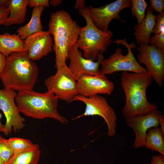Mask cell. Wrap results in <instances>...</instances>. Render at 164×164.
<instances>
[{"label":"cell","instance_id":"obj_1","mask_svg":"<svg viewBox=\"0 0 164 164\" xmlns=\"http://www.w3.org/2000/svg\"><path fill=\"white\" fill-rule=\"evenodd\" d=\"M152 80L148 73L122 72L120 83L125 102L121 114L125 118L145 115L157 109V105L149 102L146 97Z\"/></svg>","mask_w":164,"mask_h":164},{"label":"cell","instance_id":"obj_2","mask_svg":"<svg viewBox=\"0 0 164 164\" xmlns=\"http://www.w3.org/2000/svg\"><path fill=\"white\" fill-rule=\"evenodd\" d=\"M48 26V31L53 36L55 67L57 70L66 64L69 51L78 40L80 27L63 10L52 13Z\"/></svg>","mask_w":164,"mask_h":164},{"label":"cell","instance_id":"obj_3","mask_svg":"<svg viewBox=\"0 0 164 164\" xmlns=\"http://www.w3.org/2000/svg\"><path fill=\"white\" fill-rule=\"evenodd\" d=\"M38 74L37 66L29 59L25 50L12 53L6 57L0 79L4 88L19 92L32 90Z\"/></svg>","mask_w":164,"mask_h":164},{"label":"cell","instance_id":"obj_4","mask_svg":"<svg viewBox=\"0 0 164 164\" xmlns=\"http://www.w3.org/2000/svg\"><path fill=\"white\" fill-rule=\"evenodd\" d=\"M15 100L20 112L27 117L39 119L51 118L63 125L68 122L57 111L58 98L47 91L40 93L32 90H23L18 92Z\"/></svg>","mask_w":164,"mask_h":164},{"label":"cell","instance_id":"obj_5","mask_svg":"<svg viewBox=\"0 0 164 164\" xmlns=\"http://www.w3.org/2000/svg\"><path fill=\"white\" fill-rule=\"evenodd\" d=\"M78 10L79 14L85 20L86 25L80 27L77 43L79 48L83 51L84 58L96 61L112 42L113 33L111 30H101L94 26L87 6Z\"/></svg>","mask_w":164,"mask_h":164},{"label":"cell","instance_id":"obj_6","mask_svg":"<svg viewBox=\"0 0 164 164\" xmlns=\"http://www.w3.org/2000/svg\"><path fill=\"white\" fill-rule=\"evenodd\" d=\"M113 42L125 45L128 50L125 55L122 54V49L117 47L115 52L106 59L104 58L101 62V74L106 75L113 74L119 71L132 72L138 73H148L146 68L142 66L135 59L131 49H135L134 42L128 44L125 39H116Z\"/></svg>","mask_w":164,"mask_h":164},{"label":"cell","instance_id":"obj_7","mask_svg":"<svg viewBox=\"0 0 164 164\" xmlns=\"http://www.w3.org/2000/svg\"><path fill=\"white\" fill-rule=\"evenodd\" d=\"M78 101L82 102L86 105L84 113L72 119L75 120L83 116H98L102 117L106 123L109 137L114 136L116 134L117 117L114 108L108 103L106 98L98 94L86 97L78 94L71 102Z\"/></svg>","mask_w":164,"mask_h":164},{"label":"cell","instance_id":"obj_8","mask_svg":"<svg viewBox=\"0 0 164 164\" xmlns=\"http://www.w3.org/2000/svg\"><path fill=\"white\" fill-rule=\"evenodd\" d=\"M57 70L55 74L45 80L47 91L59 99L70 103L78 94L77 81L66 64Z\"/></svg>","mask_w":164,"mask_h":164},{"label":"cell","instance_id":"obj_9","mask_svg":"<svg viewBox=\"0 0 164 164\" xmlns=\"http://www.w3.org/2000/svg\"><path fill=\"white\" fill-rule=\"evenodd\" d=\"M17 94L15 91L10 88L0 89V109L6 118L3 133L7 136L11 133L12 129L16 132L20 131L25 126V119L20 115L15 101Z\"/></svg>","mask_w":164,"mask_h":164},{"label":"cell","instance_id":"obj_10","mask_svg":"<svg viewBox=\"0 0 164 164\" xmlns=\"http://www.w3.org/2000/svg\"><path fill=\"white\" fill-rule=\"evenodd\" d=\"M137 57L139 63L145 65L148 73L159 87L164 80V53L149 44L137 48Z\"/></svg>","mask_w":164,"mask_h":164},{"label":"cell","instance_id":"obj_11","mask_svg":"<svg viewBox=\"0 0 164 164\" xmlns=\"http://www.w3.org/2000/svg\"><path fill=\"white\" fill-rule=\"evenodd\" d=\"M131 0H117L98 8L91 5L88 8L93 24L99 30L105 31L108 30L109 24L113 19H118L125 23L124 20L121 18L119 13L124 9L131 7Z\"/></svg>","mask_w":164,"mask_h":164},{"label":"cell","instance_id":"obj_12","mask_svg":"<svg viewBox=\"0 0 164 164\" xmlns=\"http://www.w3.org/2000/svg\"><path fill=\"white\" fill-rule=\"evenodd\" d=\"M104 58L102 54L96 61L85 59L82 56L76 43L69 51L68 67L76 81L84 75L101 76L103 75L101 74L99 66Z\"/></svg>","mask_w":164,"mask_h":164},{"label":"cell","instance_id":"obj_13","mask_svg":"<svg viewBox=\"0 0 164 164\" xmlns=\"http://www.w3.org/2000/svg\"><path fill=\"white\" fill-rule=\"evenodd\" d=\"M161 114L157 109L145 115L125 118L126 124L133 130L135 133V137L133 145L135 148L144 146L147 132L150 128L158 127L159 118Z\"/></svg>","mask_w":164,"mask_h":164},{"label":"cell","instance_id":"obj_14","mask_svg":"<svg viewBox=\"0 0 164 164\" xmlns=\"http://www.w3.org/2000/svg\"><path fill=\"white\" fill-rule=\"evenodd\" d=\"M77 82L78 94L86 97L98 94L110 95L114 88V83L105 75H84Z\"/></svg>","mask_w":164,"mask_h":164},{"label":"cell","instance_id":"obj_15","mask_svg":"<svg viewBox=\"0 0 164 164\" xmlns=\"http://www.w3.org/2000/svg\"><path fill=\"white\" fill-rule=\"evenodd\" d=\"M23 41L25 49L28 52V58L33 61L46 56L53 50L52 36L48 31L34 33Z\"/></svg>","mask_w":164,"mask_h":164},{"label":"cell","instance_id":"obj_16","mask_svg":"<svg viewBox=\"0 0 164 164\" xmlns=\"http://www.w3.org/2000/svg\"><path fill=\"white\" fill-rule=\"evenodd\" d=\"M145 17L141 23L136 24L134 27V35L137 43L139 45H148L149 43L151 34L155 23V15L152 11L148 8Z\"/></svg>","mask_w":164,"mask_h":164},{"label":"cell","instance_id":"obj_17","mask_svg":"<svg viewBox=\"0 0 164 164\" xmlns=\"http://www.w3.org/2000/svg\"><path fill=\"white\" fill-rule=\"evenodd\" d=\"M30 0H8L9 16L3 24L8 26L13 25L21 24L25 21L27 6Z\"/></svg>","mask_w":164,"mask_h":164},{"label":"cell","instance_id":"obj_18","mask_svg":"<svg viewBox=\"0 0 164 164\" xmlns=\"http://www.w3.org/2000/svg\"><path fill=\"white\" fill-rule=\"evenodd\" d=\"M45 8L40 6L34 7L29 22L17 29V35L22 40H25L28 37L34 33L43 31L41 15Z\"/></svg>","mask_w":164,"mask_h":164},{"label":"cell","instance_id":"obj_19","mask_svg":"<svg viewBox=\"0 0 164 164\" xmlns=\"http://www.w3.org/2000/svg\"><path fill=\"white\" fill-rule=\"evenodd\" d=\"M25 50L23 41L17 34L8 32L0 34V52L6 57L12 53Z\"/></svg>","mask_w":164,"mask_h":164},{"label":"cell","instance_id":"obj_20","mask_svg":"<svg viewBox=\"0 0 164 164\" xmlns=\"http://www.w3.org/2000/svg\"><path fill=\"white\" fill-rule=\"evenodd\" d=\"M41 151L37 144L32 146L13 156L7 164H38Z\"/></svg>","mask_w":164,"mask_h":164},{"label":"cell","instance_id":"obj_21","mask_svg":"<svg viewBox=\"0 0 164 164\" xmlns=\"http://www.w3.org/2000/svg\"><path fill=\"white\" fill-rule=\"evenodd\" d=\"M164 136L158 127L150 128L147 132L144 146L152 151H157L164 155Z\"/></svg>","mask_w":164,"mask_h":164},{"label":"cell","instance_id":"obj_22","mask_svg":"<svg viewBox=\"0 0 164 164\" xmlns=\"http://www.w3.org/2000/svg\"><path fill=\"white\" fill-rule=\"evenodd\" d=\"M7 141L12 150L13 156L22 152L33 144L29 139L17 137H11Z\"/></svg>","mask_w":164,"mask_h":164},{"label":"cell","instance_id":"obj_23","mask_svg":"<svg viewBox=\"0 0 164 164\" xmlns=\"http://www.w3.org/2000/svg\"><path fill=\"white\" fill-rule=\"evenodd\" d=\"M131 13L137 19L138 24L142 23L145 16L147 3L144 0H131Z\"/></svg>","mask_w":164,"mask_h":164},{"label":"cell","instance_id":"obj_24","mask_svg":"<svg viewBox=\"0 0 164 164\" xmlns=\"http://www.w3.org/2000/svg\"><path fill=\"white\" fill-rule=\"evenodd\" d=\"M12 150L7 139L0 135V156L5 164H7L13 156Z\"/></svg>","mask_w":164,"mask_h":164},{"label":"cell","instance_id":"obj_25","mask_svg":"<svg viewBox=\"0 0 164 164\" xmlns=\"http://www.w3.org/2000/svg\"><path fill=\"white\" fill-rule=\"evenodd\" d=\"M149 43L151 45L164 53V31L151 37Z\"/></svg>","mask_w":164,"mask_h":164},{"label":"cell","instance_id":"obj_26","mask_svg":"<svg viewBox=\"0 0 164 164\" xmlns=\"http://www.w3.org/2000/svg\"><path fill=\"white\" fill-rule=\"evenodd\" d=\"M164 31V11L155 15V23L152 33L158 34Z\"/></svg>","mask_w":164,"mask_h":164},{"label":"cell","instance_id":"obj_27","mask_svg":"<svg viewBox=\"0 0 164 164\" xmlns=\"http://www.w3.org/2000/svg\"><path fill=\"white\" fill-rule=\"evenodd\" d=\"M149 8L153 11H154L160 13L164 9V0H150Z\"/></svg>","mask_w":164,"mask_h":164},{"label":"cell","instance_id":"obj_28","mask_svg":"<svg viewBox=\"0 0 164 164\" xmlns=\"http://www.w3.org/2000/svg\"><path fill=\"white\" fill-rule=\"evenodd\" d=\"M10 11L8 8L0 6V25L3 24L8 18Z\"/></svg>","mask_w":164,"mask_h":164},{"label":"cell","instance_id":"obj_29","mask_svg":"<svg viewBox=\"0 0 164 164\" xmlns=\"http://www.w3.org/2000/svg\"><path fill=\"white\" fill-rule=\"evenodd\" d=\"M30 7H35L38 6L45 7H49V1L48 0H30L28 4Z\"/></svg>","mask_w":164,"mask_h":164},{"label":"cell","instance_id":"obj_30","mask_svg":"<svg viewBox=\"0 0 164 164\" xmlns=\"http://www.w3.org/2000/svg\"><path fill=\"white\" fill-rule=\"evenodd\" d=\"M150 164H164V155L161 154L153 155Z\"/></svg>","mask_w":164,"mask_h":164},{"label":"cell","instance_id":"obj_31","mask_svg":"<svg viewBox=\"0 0 164 164\" xmlns=\"http://www.w3.org/2000/svg\"><path fill=\"white\" fill-rule=\"evenodd\" d=\"M6 58V57L0 52V79L1 74L5 65Z\"/></svg>","mask_w":164,"mask_h":164},{"label":"cell","instance_id":"obj_32","mask_svg":"<svg viewBox=\"0 0 164 164\" xmlns=\"http://www.w3.org/2000/svg\"><path fill=\"white\" fill-rule=\"evenodd\" d=\"M85 0H77L76 1L74 8L78 10L82 9L85 7Z\"/></svg>","mask_w":164,"mask_h":164},{"label":"cell","instance_id":"obj_33","mask_svg":"<svg viewBox=\"0 0 164 164\" xmlns=\"http://www.w3.org/2000/svg\"><path fill=\"white\" fill-rule=\"evenodd\" d=\"M159 125H160V129L162 133L164 134V116L161 114L159 118Z\"/></svg>","mask_w":164,"mask_h":164},{"label":"cell","instance_id":"obj_34","mask_svg":"<svg viewBox=\"0 0 164 164\" xmlns=\"http://www.w3.org/2000/svg\"><path fill=\"white\" fill-rule=\"evenodd\" d=\"M62 2L61 0H50L49 3L52 6L56 7L59 5Z\"/></svg>","mask_w":164,"mask_h":164},{"label":"cell","instance_id":"obj_35","mask_svg":"<svg viewBox=\"0 0 164 164\" xmlns=\"http://www.w3.org/2000/svg\"><path fill=\"white\" fill-rule=\"evenodd\" d=\"M8 0H0V6L8 8Z\"/></svg>","mask_w":164,"mask_h":164},{"label":"cell","instance_id":"obj_36","mask_svg":"<svg viewBox=\"0 0 164 164\" xmlns=\"http://www.w3.org/2000/svg\"><path fill=\"white\" fill-rule=\"evenodd\" d=\"M2 114L0 113V132H4V125H3L1 122V119L2 117Z\"/></svg>","mask_w":164,"mask_h":164},{"label":"cell","instance_id":"obj_37","mask_svg":"<svg viewBox=\"0 0 164 164\" xmlns=\"http://www.w3.org/2000/svg\"><path fill=\"white\" fill-rule=\"evenodd\" d=\"M0 164H5L0 156Z\"/></svg>","mask_w":164,"mask_h":164}]
</instances>
